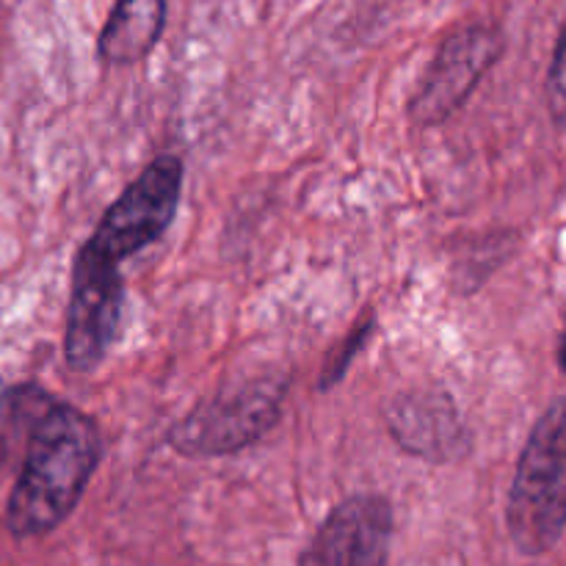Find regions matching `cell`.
Returning <instances> with one entry per match:
<instances>
[{
  "mask_svg": "<svg viewBox=\"0 0 566 566\" xmlns=\"http://www.w3.org/2000/svg\"><path fill=\"white\" fill-rule=\"evenodd\" d=\"M385 423L403 453L446 464L468 451L470 434L457 403L446 390H407L390 398Z\"/></svg>",
  "mask_w": 566,
  "mask_h": 566,
  "instance_id": "obj_8",
  "label": "cell"
},
{
  "mask_svg": "<svg viewBox=\"0 0 566 566\" xmlns=\"http://www.w3.org/2000/svg\"><path fill=\"white\" fill-rule=\"evenodd\" d=\"M182 177L186 171L177 155H158L105 210L81 252L122 269L127 258L160 241L180 208Z\"/></svg>",
  "mask_w": 566,
  "mask_h": 566,
  "instance_id": "obj_4",
  "label": "cell"
},
{
  "mask_svg": "<svg viewBox=\"0 0 566 566\" xmlns=\"http://www.w3.org/2000/svg\"><path fill=\"white\" fill-rule=\"evenodd\" d=\"M501 33L486 25H468L453 31L437 50L415 92L409 114L420 127L442 125L473 94L481 77L501 55Z\"/></svg>",
  "mask_w": 566,
  "mask_h": 566,
  "instance_id": "obj_6",
  "label": "cell"
},
{
  "mask_svg": "<svg viewBox=\"0 0 566 566\" xmlns=\"http://www.w3.org/2000/svg\"><path fill=\"white\" fill-rule=\"evenodd\" d=\"M166 28V0H116L97 39L108 66H133L147 59Z\"/></svg>",
  "mask_w": 566,
  "mask_h": 566,
  "instance_id": "obj_9",
  "label": "cell"
},
{
  "mask_svg": "<svg viewBox=\"0 0 566 566\" xmlns=\"http://www.w3.org/2000/svg\"><path fill=\"white\" fill-rule=\"evenodd\" d=\"M547 105H551L553 122L566 130V28L558 39L551 75H547Z\"/></svg>",
  "mask_w": 566,
  "mask_h": 566,
  "instance_id": "obj_11",
  "label": "cell"
},
{
  "mask_svg": "<svg viewBox=\"0 0 566 566\" xmlns=\"http://www.w3.org/2000/svg\"><path fill=\"white\" fill-rule=\"evenodd\" d=\"M370 335H374V318L365 321V324H359L357 329H354L352 335H348L346 340H343V346L337 348L335 357H332L329 363L324 365V376H321V385H318L321 390H329V387H335L337 381H340L343 376H346L348 365L354 363V357H357L359 348L365 346V340H368Z\"/></svg>",
  "mask_w": 566,
  "mask_h": 566,
  "instance_id": "obj_10",
  "label": "cell"
},
{
  "mask_svg": "<svg viewBox=\"0 0 566 566\" xmlns=\"http://www.w3.org/2000/svg\"><path fill=\"white\" fill-rule=\"evenodd\" d=\"M285 379H252L221 387L177 420L169 446L180 457H232L269 434L282 415Z\"/></svg>",
  "mask_w": 566,
  "mask_h": 566,
  "instance_id": "obj_3",
  "label": "cell"
},
{
  "mask_svg": "<svg viewBox=\"0 0 566 566\" xmlns=\"http://www.w3.org/2000/svg\"><path fill=\"white\" fill-rule=\"evenodd\" d=\"M103 459V434L92 415L33 392L25 459L6 501V528L33 539L59 528L81 503Z\"/></svg>",
  "mask_w": 566,
  "mask_h": 566,
  "instance_id": "obj_1",
  "label": "cell"
},
{
  "mask_svg": "<svg viewBox=\"0 0 566 566\" xmlns=\"http://www.w3.org/2000/svg\"><path fill=\"white\" fill-rule=\"evenodd\" d=\"M506 525L514 547L542 556L566 528V398L542 412L520 453L506 503Z\"/></svg>",
  "mask_w": 566,
  "mask_h": 566,
  "instance_id": "obj_2",
  "label": "cell"
},
{
  "mask_svg": "<svg viewBox=\"0 0 566 566\" xmlns=\"http://www.w3.org/2000/svg\"><path fill=\"white\" fill-rule=\"evenodd\" d=\"M392 509L381 495H354L321 523L298 566H387Z\"/></svg>",
  "mask_w": 566,
  "mask_h": 566,
  "instance_id": "obj_7",
  "label": "cell"
},
{
  "mask_svg": "<svg viewBox=\"0 0 566 566\" xmlns=\"http://www.w3.org/2000/svg\"><path fill=\"white\" fill-rule=\"evenodd\" d=\"M125 313L122 269L77 252L64 326V359L75 374H92L119 337Z\"/></svg>",
  "mask_w": 566,
  "mask_h": 566,
  "instance_id": "obj_5",
  "label": "cell"
},
{
  "mask_svg": "<svg viewBox=\"0 0 566 566\" xmlns=\"http://www.w3.org/2000/svg\"><path fill=\"white\" fill-rule=\"evenodd\" d=\"M558 365H562L566 374V335L562 337V343H558Z\"/></svg>",
  "mask_w": 566,
  "mask_h": 566,
  "instance_id": "obj_12",
  "label": "cell"
},
{
  "mask_svg": "<svg viewBox=\"0 0 566 566\" xmlns=\"http://www.w3.org/2000/svg\"><path fill=\"white\" fill-rule=\"evenodd\" d=\"M3 409H6V385L3 379H0V415H3Z\"/></svg>",
  "mask_w": 566,
  "mask_h": 566,
  "instance_id": "obj_13",
  "label": "cell"
}]
</instances>
